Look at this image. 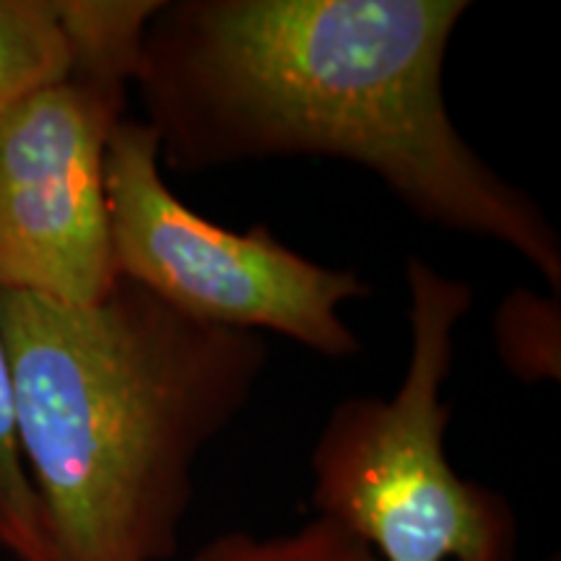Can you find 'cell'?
I'll list each match as a JSON object with an SVG mask.
<instances>
[{"label": "cell", "mask_w": 561, "mask_h": 561, "mask_svg": "<svg viewBox=\"0 0 561 561\" xmlns=\"http://www.w3.org/2000/svg\"><path fill=\"white\" fill-rule=\"evenodd\" d=\"M466 0H161L133 83L159 157L193 174L339 159L432 227L494 240L561 294L543 208L453 123L445 62Z\"/></svg>", "instance_id": "1"}, {"label": "cell", "mask_w": 561, "mask_h": 561, "mask_svg": "<svg viewBox=\"0 0 561 561\" xmlns=\"http://www.w3.org/2000/svg\"><path fill=\"white\" fill-rule=\"evenodd\" d=\"M0 335L58 561H172L195 462L255 396L265 341L125 278L96 305L0 291Z\"/></svg>", "instance_id": "2"}, {"label": "cell", "mask_w": 561, "mask_h": 561, "mask_svg": "<svg viewBox=\"0 0 561 561\" xmlns=\"http://www.w3.org/2000/svg\"><path fill=\"white\" fill-rule=\"evenodd\" d=\"M411 351L390 398H346L312 447L314 517L380 561H517L515 510L502 491L455 471L453 405L442 398L473 286L405 261Z\"/></svg>", "instance_id": "3"}, {"label": "cell", "mask_w": 561, "mask_h": 561, "mask_svg": "<svg viewBox=\"0 0 561 561\" xmlns=\"http://www.w3.org/2000/svg\"><path fill=\"white\" fill-rule=\"evenodd\" d=\"M107 208L117 276L206 325L284 335L328 359L362 351L343 307L371 297L359 273L331 268L265 227L234 231L187 208L161 178L159 140L123 117L107 149Z\"/></svg>", "instance_id": "4"}, {"label": "cell", "mask_w": 561, "mask_h": 561, "mask_svg": "<svg viewBox=\"0 0 561 561\" xmlns=\"http://www.w3.org/2000/svg\"><path fill=\"white\" fill-rule=\"evenodd\" d=\"M125 94L70 70L0 115V291L96 305L115 289L107 149Z\"/></svg>", "instance_id": "5"}, {"label": "cell", "mask_w": 561, "mask_h": 561, "mask_svg": "<svg viewBox=\"0 0 561 561\" xmlns=\"http://www.w3.org/2000/svg\"><path fill=\"white\" fill-rule=\"evenodd\" d=\"M73 68L58 0H0V115Z\"/></svg>", "instance_id": "6"}, {"label": "cell", "mask_w": 561, "mask_h": 561, "mask_svg": "<svg viewBox=\"0 0 561 561\" xmlns=\"http://www.w3.org/2000/svg\"><path fill=\"white\" fill-rule=\"evenodd\" d=\"M161 0H58L73 68L87 76L133 81L140 42Z\"/></svg>", "instance_id": "7"}, {"label": "cell", "mask_w": 561, "mask_h": 561, "mask_svg": "<svg viewBox=\"0 0 561 561\" xmlns=\"http://www.w3.org/2000/svg\"><path fill=\"white\" fill-rule=\"evenodd\" d=\"M0 551L13 561H58L39 496L21 458L11 367L0 335Z\"/></svg>", "instance_id": "8"}, {"label": "cell", "mask_w": 561, "mask_h": 561, "mask_svg": "<svg viewBox=\"0 0 561 561\" xmlns=\"http://www.w3.org/2000/svg\"><path fill=\"white\" fill-rule=\"evenodd\" d=\"M504 369L525 385L561 380V294L515 289L494 314Z\"/></svg>", "instance_id": "9"}, {"label": "cell", "mask_w": 561, "mask_h": 561, "mask_svg": "<svg viewBox=\"0 0 561 561\" xmlns=\"http://www.w3.org/2000/svg\"><path fill=\"white\" fill-rule=\"evenodd\" d=\"M191 561H380L354 536L333 523L312 517L299 528L273 536L227 530L210 538Z\"/></svg>", "instance_id": "10"}]
</instances>
